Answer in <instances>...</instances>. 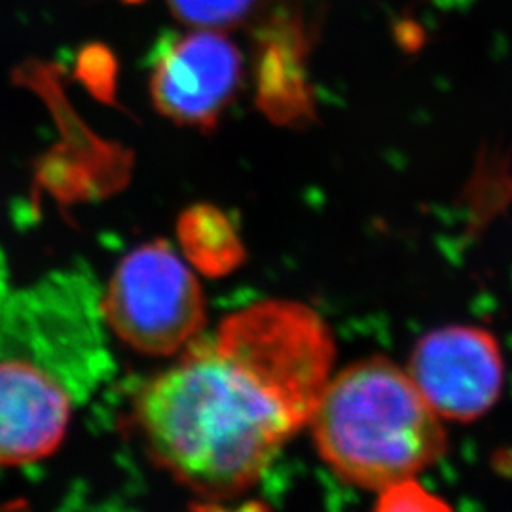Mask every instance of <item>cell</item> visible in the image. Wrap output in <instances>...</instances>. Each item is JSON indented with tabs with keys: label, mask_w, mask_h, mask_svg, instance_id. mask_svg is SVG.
<instances>
[{
	"label": "cell",
	"mask_w": 512,
	"mask_h": 512,
	"mask_svg": "<svg viewBox=\"0 0 512 512\" xmlns=\"http://www.w3.org/2000/svg\"><path fill=\"white\" fill-rule=\"evenodd\" d=\"M101 294L76 270L14 287L0 260V471L50 458L109 374Z\"/></svg>",
	"instance_id": "obj_1"
},
{
	"label": "cell",
	"mask_w": 512,
	"mask_h": 512,
	"mask_svg": "<svg viewBox=\"0 0 512 512\" xmlns=\"http://www.w3.org/2000/svg\"><path fill=\"white\" fill-rule=\"evenodd\" d=\"M148 454L203 499L245 494L298 431L200 334L135 399Z\"/></svg>",
	"instance_id": "obj_2"
},
{
	"label": "cell",
	"mask_w": 512,
	"mask_h": 512,
	"mask_svg": "<svg viewBox=\"0 0 512 512\" xmlns=\"http://www.w3.org/2000/svg\"><path fill=\"white\" fill-rule=\"evenodd\" d=\"M319 456L370 492L416 478L448 450L442 418L408 370L368 357L330 378L310 421Z\"/></svg>",
	"instance_id": "obj_3"
},
{
	"label": "cell",
	"mask_w": 512,
	"mask_h": 512,
	"mask_svg": "<svg viewBox=\"0 0 512 512\" xmlns=\"http://www.w3.org/2000/svg\"><path fill=\"white\" fill-rule=\"evenodd\" d=\"M209 338L296 431L310 423L336 355L332 332L317 311L296 300H262L224 317Z\"/></svg>",
	"instance_id": "obj_4"
},
{
	"label": "cell",
	"mask_w": 512,
	"mask_h": 512,
	"mask_svg": "<svg viewBox=\"0 0 512 512\" xmlns=\"http://www.w3.org/2000/svg\"><path fill=\"white\" fill-rule=\"evenodd\" d=\"M105 325L129 348L167 357L202 334V285L162 239L131 251L101 294Z\"/></svg>",
	"instance_id": "obj_5"
},
{
	"label": "cell",
	"mask_w": 512,
	"mask_h": 512,
	"mask_svg": "<svg viewBox=\"0 0 512 512\" xmlns=\"http://www.w3.org/2000/svg\"><path fill=\"white\" fill-rule=\"evenodd\" d=\"M243 82V55L220 29L192 27L160 40L152 55L150 97L158 112L183 126L213 128Z\"/></svg>",
	"instance_id": "obj_6"
},
{
	"label": "cell",
	"mask_w": 512,
	"mask_h": 512,
	"mask_svg": "<svg viewBox=\"0 0 512 512\" xmlns=\"http://www.w3.org/2000/svg\"><path fill=\"white\" fill-rule=\"evenodd\" d=\"M406 370L440 418L458 423L486 416L505 384V357L497 338L469 325L421 336Z\"/></svg>",
	"instance_id": "obj_7"
},
{
	"label": "cell",
	"mask_w": 512,
	"mask_h": 512,
	"mask_svg": "<svg viewBox=\"0 0 512 512\" xmlns=\"http://www.w3.org/2000/svg\"><path fill=\"white\" fill-rule=\"evenodd\" d=\"M186 258L207 275H224L238 268L245 251L234 224L211 205H194L177 224Z\"/></svg>",
	"instance_id": "obj_8"
},
{
	"label": "cell",
	"mask_w": 512,
	"mask_h": 512,
	"mask_svg": "<svg viewBox=\"0 0 512 512\" xmlns=\"http://www.w3.org/2000/svg\"><path fill=\"white\" fill-rule=\"evenodd\" d=\"M171 12L190 27L230 31L247 25L262 0H167Z\"/></svg>",
	"instance_id": "obj_9"
},
{
	"label": "cell",
	"mask_w": 512,
	"mask_h": 512,
	"mask_svg": "<svg viewBox=\"0 0 512 512\" xmlns=\"http://www.w3.org/2000/svg\"><path fill=\"white\" fill-rule=\"evenodd\" d=\"M378 511H446L448 505L425 492L416 478L397 482L380 492Z\"/></svg>",
	"instance_id": "obj_10"
},
{
	"label": "cell",
	"mask_w": 512,
	"mask_h": 512,
	"mask_svg": "<svg viewBox=\"0 0 512 512\" xmlns=\"http://www.w3.org/2000/svg\"><path fill=\"white\" fill-rule=\"evenodd\" d=\"M116 61L109 52V48L101 44L86 46L76 65V76L90 86V90L99 97H109L112 92V78H114Z\"/></svg>",
	"instance_id": "obj_11"
},
{
	"label": "cell",
	"mask_w": 512,
	"mask_h": 512,
	"mask_svg": "<svg viewBox=\"0 0 512 512\" xmlns=\"http://www.w3.org/2000/svg\"><path fill=\"white\" fill-rule=\"evenodd\" d=\"M128 2H137V0H128Z\"/></svg>",
	"instance_id": "obj_12"
}]
</instances>
